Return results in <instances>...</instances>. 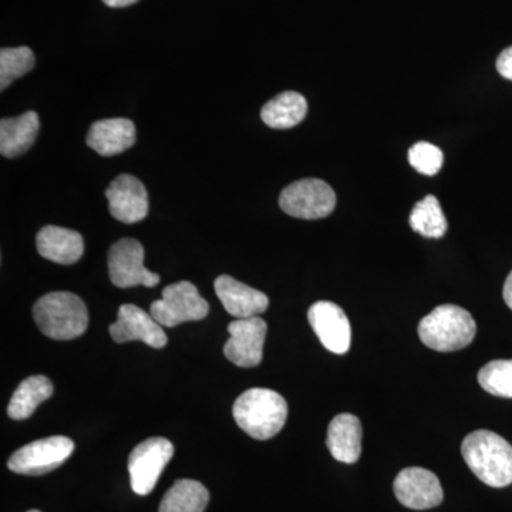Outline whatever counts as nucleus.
Listing matches in <instances>:
<instances>
[{"mask_svg": "<svg viewBox=\"0 0 512 512\" xmlns=\"http://www.w3.org/2000/svg\"><path fill=\"white\" fill-rule=\"evenodd\" d=\"M53 384L46 376H30L19 384L10 399L8 414L10 419H29L37 407L52 397Z\"/></svg>", "mask_w": 512, "mask_h": 512, "instance_id": "obj_21", "label": "nucleus"}, {"mask_svg": "<svg viewBox=\"0 0 512 512\" xmlns=\"http://www.w3.org/2000/svg\"><path fill=\"white\" fill-rule=\"evenodd\" d=\"M36 247L43 258L60 265H72L82 258L84 241L73 229L46 225L37 234Z\"/></svg>", "mask_w": 512, "mask_h": 512, "instance_id": "obj_17", "label": "nucleus"}, {"mask_svg": "<svg viewBox=\"0 0 512 512\" xmlns=\"http://www.w3.org/2000/svg\"><path fill=\"white\" fill-rule=\"evenodd\" d=\"M477 325L471 313L457 305L437 306L421 319L419 336L427 348L437 352H456L476 338Z\"/></svg>", "mask_w": 512, "mask_h": 512, "instance_id": "obj_4", "label": "nucleus"}, {"mask_svg": "<svg viewBox=\"0 0 512 512\" xmlns=\"http://www.w3.org/2000/svg\"><path fill=\"white\" fill-rule=\"evenodd\" d=\"M306 113H308V101L302 94L284 92L262 107L261 119L268 127L286 130L302 123Z\"/></svg>", "mask_w": 512, "mask_h": 512, "instance_id": "obj_20", "label": "nucleus"}, {"mask_svg": "<svg viewBox=\"0 0 512 512\" xmlns=\"http://www.w3.org/2000/svg\"><path fill=\"white\" fill-rule=\"evenodd\" d=\"M308 320L320 343L336 355H345L352 343V328L346 313L339 305L320 301L313 303Z\"/></svg>", "mask_w": 512, "mask_h": 512, "instance_id": "obj_12", "label": "nucleus"}, {"mask_svg": "<svg viewBox=\"0 0 512 512\" xmlns=\"http://www.w3.org/2000/svg\"><path fill=\"white\" fill-rule=\"evenodd\" d=\"M393 490L400 504L412 510H430L443 503L440 480L426 468H404L397 474Z\"/></svg>", "mask_w": 512, "mask_h": 512, "instance_id": "obj_11", "label": "nucleus"}, {"mask_svg": "<svg viewBox=\"0 0 512 512\" xmlns=\"http://www.w3.org/2000/svg\"><path fill=\"white\" fill-rule=\"evenodd\" d=\"M232 414L239 429L255 440H269L284 429L288 404L274 390L254 387L238 397Z\"/></svg>", "mask_w": 512, "mask_h": 512, "instance_id": "obj_2", "label": "nucleus"}, {"mask_svg": "<svg viewBox=\"0 0 512 512\" xmlns=\"http://www.w3.org/2000/svg\"><path fill=\"white\" fill-rule=\"evenodd\" d=\"M497 70L505 79L512 80V46L498 56Z\"/></svg>", "mask_w": 512, "mask_h": 512, "instance_id": "obj_27", "label": "nucleus"}, {"mask_svg": "<svg viewBox=\"0 0 512 512\" xmlns=\"http://www.w3.org/2000/svg\"><path fill=\"white\" fill-rule=\"evenodd\" d=\"M110 214L123 224H136L148 214V194L138 178L121 174L106 190Z\"/></svg>", "mask_w": 512, "mask_h": 512, "instance_id": "obj_14", "label": "nucleus"}, {"mask_svg": "<svg viewBox=\"0 0 512 512\" xmlns=\"http://www.w3.org/2000/svg\"><path fill=\"white\" fill-rule=\"evenodd\" d=\"M35 67V55L29 47H3L0 50V89L6 90L19 77Z\"/></svg>", "mask_w": 512, "mask_h": 512, "instance_id": "obj_24", "label": "nucleus"}, {"mask_svg": "<svg viewBox=\"0 0 512 512\" xmlns=\"http://www.w3.org/2000/svg\"><path fill=\"white\" fill-rule=\"evenodd\" d=\"M326 444L335 460L355 464L362 454V423L353 414H338L330 421Z\"/></svg>", "mask_w": 512, "mask_h": 512, "instance_id": "obj_18", "label": "nucleus"}, {"mask_svg": "<svg viewBox=\"0 0 512 512\" xmlns=\"http://www.w3.org/2000/svg\"><path fill=\"white\" fill-rule=\"evenodd\" d=\"M107 265L111 282L117 288H133L137 285L153 288L160 282V275L148 271L144 266L143 245L134 238H123L111 245Z\"/></svg>", "mask_w": 512, "mask_h": 512, "instance_id": "obj_9", "label": "nucleus"}, {"mask_svg": "<svg viewBox=\"0 0 512 512\" xmlns=\"http://www.w3.org/2000/svg\"><path fill=\"white\" fill-rule=\"evenodd\" d=\"M215 293L225 311L237 319H248L266 312L269 298L264 292L256 291L251 286L242 284L229 275H221L215 279Z\"/></svg>", "mask_w": 512, "mask_h": 512, "instance_id": "obj_15", "label": "nucleus"}, {"mask_svg": "<svg viewBox=\"0 0 512 512\" xmlns=\"http://www.w3.org/2000/svg\"><path fill=\"white\" fill-rule=\"evenodd\" d=\"M409 221L413 231L426 238L444 237L448 228L446 215L434 195H427L414 205Z\"/></svg>", "mask_w": 512, "mask_h": 512, "instance_id": "obj_23", "label": "nucleus"}, {"mask_svg": "<svg viewBox=\"0 0 512 512\" xmlns=\"http://www.w3.org/2000/svg\"><path fill=\"white\" fill-rule=\"evenodd\" d=\"M33 318L47 338L72 340L82 336L89 326V312L79 296L70 292H52L35 303Z\"/></svg>", "mask_w": 512, "mask_h": 512, "instance_id": "obj_3", "label": "nucleus"}, {"mask_svg": "<svg viewBox=\"0 0 512 512\" xmlns=\"http://www.w3.org/2000/svg\"><path fill=\"white\" fill-rule=\"evenodd\" d=\"M467 466L484 484L503 488L512 484V446L500 434L477 430L461 444Z\"/></svg>", "mask_w": 512, "mask_h": 512, "instance_id": "obj_1", "label": "nucleus"}, {"mask_svg": "<svg viewBox=\"0 0 512 512\" xmlns=\"http://www.w3.org/2000/svg\"><path fill=\"white\" fill-rule=\"evenodd\" d=\"M86 143L101 157L117 156L136 143V126L128 119L96 121L87 133Z\"/></svg>", "mask_w": 512, "mask_h": 512, "instance_id": "obj_16", "label": "nucleus"}, {"mask_svg": "<svg viewBox=\"0 0 512 512\" xmlns=\"http://www.w3.org/2000/svg\"><path fill=\"white\" fill-rule=\"evenodd\" d=\"M210 503L207 488L195 480H178L165 493L158 512H204Z\"/></svg>", "mask_w": 512, "mask_h": 512, "instance_id": "obj_22", "label": "nucleus"}, {"mask_svg": "<svg viewBox=\"0 0 512 512\" xmlns=\"http://www.w3.org/2000/svg\"><path fill=\"white\" fill-rule=\"evenodd\" d=\"M110 8H127V6L134 5L138 0H103Z\"/></svg>", "mask_w": 512, "mask_h": 512, "instance_id": "obj_29", "label": "nucleus"}, {"mask_svg": "<svg viewBox=\"0 0 512 512\" xmlns=\"http://www.w3.org/2000/svg\"><path fill=\"white\" fill-rule=\"evenodd\" d=\"M443 151L434 144L420 141L409 150V163L424 175H436L443 167Z\"/></svg>", "mask_w": 512, "mask_h": 512, "instance_id": "obj_26", "label": "nucleus"}, {"mask_svg": "<svg viewBox=\"0 0 512 512\" xmlns=\"http://www.w3.org/2000/svg\"><path fill=\"white\" fill-rule=\"evenodd\" d=\"M74 443L69 437L53 436L26 444L9 458L10 471L22 476H43L62 466L72 456Z\"/></svg>", "mask_w": 512, "mask_h": 512, "instance_id": "obj_7", "label": "nucleus"}, {"mask_svg": "<svg viewBox=\"0 0 512 512\" xmlns=\"http://www.w3.org/2000/svg\"><path fill=\"white\" fill-rule=\"evenodd\" d=\"M286 214L301 220H320L332 214L336 207L333 188L318 178H306L288 185L279 197Z\"/></svg>", "mask_w": 512, "mask_h": 512, "instance_id": "obj_6", "label": "nucleus"}, {"mask_svg": "<svg viewBox=\"0 0 512 512\" xmlns=\"http://www.w3.org/2000/svg\"><path fill=\"white\" fill-rule=\"evenodd\" d=\"M503 295L505 303L512 311V271L508 275L507 281H505Z\"/></svg>", "mask_w": 512, "mask_h": 512, "instance_id": "obj_28", "label": "nucleus"}, {"mask_svg": "<svg viewBox=\"0 0 512 512\" xmlns=\"http://www.w3.org/2000/svg\"><path fill=\"white\" fill-rule=\"evenodd\" d=\"M110 335L114 342L126 343L141 340L154 349L167 346L168 338L163 326L136 305L126 303L120 306L116 322L110 326Z\"/></svg>", "mask_w": 512, "mask_h": 512, "instance_id": "obj_13", "label": "nucleus"}, {"mask_svg": "<svg viewBox=\"0 0 512 512\" xmlns=\"http://www.w3.org/2000/svg\"><path fill=\"white\" fill-rule=\"evenodd\" d=\"M229 339L224 346V355L229 362L239 367L261 365L268 325L259 316L237 319L229 323Z\"/></svg>", "mask_w": 512, "mask_h": 512, "instance_id": "obj_10", "label": "nucleus"}, {"mask_svg": "<svg viewBox=\"0 0 512 512\" xmlns=\"http://www.w3.org/2000/svg\"><path fill=\"white\" fill-rule=\"evenodd\" d=\"M210 305L188 281L177 282L164 288L163 298L151 303L150 313L163 328H174L185 322L204 319Z\"/></svg>", "mask_w": 512, "mask_h": 512, "instance_id": "obj_5", "label": "nucleus"}, {"mask_svg": "<svg viewBox=\"0 0 512 512\" xmlns=\"http://www.w3.org/2000/svg\"><path fill=\"white\" fill-rule=\"evenodd\" d=\"M478 383L493 396L512 399V359L487 363L478 372Z\"/></svg>", "mask_w": 512, "mask_h": 512, "instance_id": "obj_25", "label": "nucleus"}, {"mask_svg": "<svg viewBox=\"0 0 512 512\" xmlns=\"http://www.w3.org/2000/svg\"><path fill=\"white\" fill-rule=\"evenodd\" d=\"M28 512H40V511H37V510H32V511H28Z\"/></svg>", "mask_w": 512, "mask_h": 512, "instance_id": "obj_30", "label": "nucleus"}, {"mask_svg": "<svg viewBox=\"0 0 512 512\" xmlns=\"http://www.w3.org/2000/svg\"><path fill=\"white\" fill-rule=\"evenodd\" d=\"M173 456V443L164 437H153L138 444L128 458V473L134 493L150 494Z\"/></svg>", "mask_w": 512, "mask_h": 512, "instance_id": "obj_8", "label": "nucleus"}, {"mask_svg": "<svg viewBox=\"0 0 512 512\" xmlns=\"http://www.w3.org/2000/svg\"><path fill=\"white\" fill-rule=\"evenodd\" d=\"M39 130L40 120L36 111H26L15 119H2L0 153L6 158L22 156L35 144Z\"/></svg>", "mask_w": 512, "mask_h": 512, "instance_id": "obj_19", "label": "nucleus"}]
</instances>
